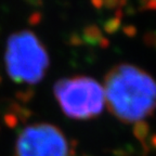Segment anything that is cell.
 Wrapping results in <instances>:
<instances>
[{"mask_svg":"<svg viewBox=\"0 0 156 156\" xmlns=\"http://www.w3.org/2000/svg\"><path fill=\"white\" fill-rule=\"evenodd\" d=\"M16 156H74V147L60 128L48 122H36L19 133Z\"/></svg>","mask_w":156,"mask_h":156,"instance_id":"4","label":"cell"},{"mask_svg":"<svg viewBox=\"0 0 156 156\" xmlns=\"http://www.w3.org/2000/svg\"><path fill=\"white\" fill-rule=\"evenodd\" d=\"M147 5L152 9H156V0H147Z\"/></svg>","mask_w":156,"mask_h":156,"instance_id":"5","label":"cell"},{"mask_svg":"<svg viewBox=\"0 0 156 156\" xmlns=\"http://www.w3.org/2000/svg\"><path fill=\"white\" fill-rule=\"evenodd\" d=\"M48 52L39 38L29 30L11 35L5 49V66L13 81L23 85H36L49 68Z\"/></svg>","mask_w":156,"mask_h":156,"instance_id":"2","label":"cell"},{"mask_svg":"<svg viewBox=\"0 0 156 156\" xmlns=\"http://www.w3.org/2000/svg\"><path fill=\"white\" fill-rule=\"evenodd\" d=\"M103 88L110 112L139 130L156 111V80L138 66L115 65L107 72Z\"/></svg>","mask_w":156,"mask_h":156,"instance_id":"1","label":"cell"},{"mask_svg":"<svg viewBox=\"0 0 156 156\" xmlns=\"http://www.w3.org/2000/svg\"><path fill=\"white\" fill-rule=\"evenodd\" d=\"M53 93L62 112L75 120L92 119L105 105L103 86L88 76L62 78L54 85Z\"/></svg>","mask_w":156,"mask_h":156,"instance_id":"3","label":"cell"}]
</instances>
